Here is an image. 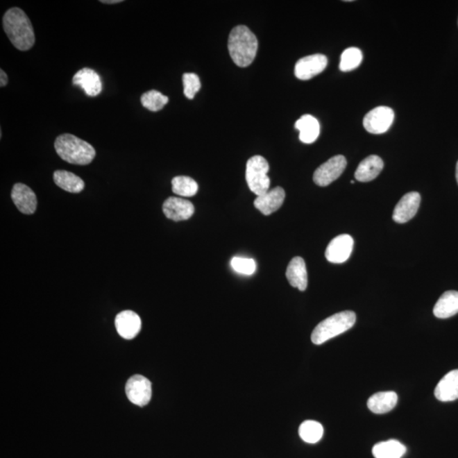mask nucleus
<instances>
[{"label": "nucleus", "instance_id": "1", "mask_svg": "<svg viewBox=\"0 0 458 458\" xmlns=\"http://www.w3.org/2000/svg\"><path fill=\"white\" fill-rule=\"evenodd\" d=\"M3 28L11 44L21 51H28L35 44V33L29 17L20 8H11L3 17Z\"/></svg>", "mask_w": 458, "mask_h": 458}, {"label": "nucleus", "instance_id": "2", "mask_svg": "<svg viewBox=\"0 0 458 458\" xmlns=\"http://www.w3.org/2000/svg\"><path fill=\"white\" fill-rule=\"evenodd\" d=\"M228 48L232 61L239 67H247L257 56L258 41L246 26L239 25L231 31Z\"/></svg>", "mask_w": 458, "mask_h": 458}, {"label": "nucleus", "instance_id": "3", "mask_svg": "<svg viewBox=\"0 0 458 458\" xmlns=\"http://www.w3.org/2000/svg\"><path fill=\"white\" fill-rule=\"evenodd\" d=\"M55 149L61 159L74 165H89L96 155L90 144L71 133L57 137Z\"/></svg>", "mask_w": 458, "mask_h": 458}, {"label": "nucleus", "instance_id": "4", "mask_svg": "<svg viewBox=\"0 0 458 458\" xmlns=\"http://www.w3.org/2000/svg\"><path fill=\"white\" fill-rule=\"evenodd\" d=\"M356 320V313L351 311L341 312L328 316L313 330L311 336L312 343L322 345L336 336L345 333L354 326Z\"/></svg>", "mask_w": 458, "mask_h": 458}, {"label": "nucleus", "instance_id": "5", "mask_svg": "<svg viewBox=\"0 0 458 458\" xmlns=\"http://www.w3.org/2000/svg\"><path fill=\"white\" fill-rule=\"evenodd\" d=\"M269 164L261 155H255L246 164V182L251 191L257 196L265 194L270 188V178L267 173Z\"/></svg>", "mask_w": 458, "mask_h": 458}, {"label": "nucleus", "instance_id": "6", "mask_svg": "<svg viewBox=\"0 0 458 458\" xmlns=\"http://www.w3.org/2000/svg\"><path fill=\"white\" fill-rule=\"evenodd\" d=\"M347 162L345 156L339 155L327 160L315 171L313 181L316 185L326 187L341 177Z\"/></svg>", "mask_w": 458, "mask_h": 458}, {"label": "nucleus", "instance_id": "7", "mask_svg": "<svg viewBox=\"0 0 458 458\" xmlns=\"http://www.w3.org/2000/svg\"><path fill=\"white\" fill-rule=\"evenodd\" d=\"M394 117L395 113L389 107H376L366 114L364 119V128L373 135H381L391 128Z\"/></svg>", "mask_w": 458, "mask_h": 458}, {"label": "nucleus", "instance_id": "8", "mask_svg": "<svg viewBox=\"0 0 458 458\" xmlns=\"http://www.w3.org/2000/svg\"><path fill=\"white\" fill-rule=\"evenodd\" d=\"M126 394L132 403L144 407L150 402L152 396L151 381L142 375H135L126 384Z\"/></svg>", "mask_w": 458, "mask_h": 458}, {"label": "nucleus", "instance_id": "9", "mask_svg": "<svg viewBox=\"0 0 458 458\" xmlns=\"http://www.w3.org/2000/svg\"><path fill=\"white\" fill-rule=\"evenodd\" d=\"M327 65V57L321 53L305 56L297 61L295 75L300 80L312 79L323 72Z\"/></svg>", "mask_w": 458, "mask_h": 458}, {"label": "nucleus", "instance_id": "10", "mask_svg": "<svg viewBox=\"0 0 458 458\" xmlns=\"http://www.w3.org/2000/svg\"><path fill=\"white\" fill-rule=\"evenodd\" d=\"M354 240L349 235H341L335 237L328 244L325 251V257L332 263L346 262L350 257L353 251Z\"/></svg>", "mask_w": 458, "mask_h": 458}, {"label": "nucleus", "instance_id": "11", "mask_svg": "<svg viewBox=\"0 0 458 458\" xmlns=\"http://www.w3.org/2000/svg\"><path fill=\"white\" fill-rule=\"evenodd\" d=\"M421 202V196L418 192L405 194L396 205L392 219L397 223H406L414 219L417 214Z\"/></svg>", "mask_w": 458, "mask_h": 458}, {"label": "nucleus", "instance_id": "12", "mask_svg": "<svg viewBox=\"0 0 458 458\" xmlns=\"http://www.w3.org/2000/svg\"><path fill=\"white\" fill-rule=\"evenodd\" d=\"M11 198L19 211L26 215H32L37 209V201L35 193L28 186L18 183L11 192Z\"/></svg>", "mask_w": 458, "mask_h": 458}, {"label": "nucleus", "instance_id": "13", "mask_svg": "<svg viewBox=\"0 0 458 458\" xmlns=\"http://www.w3.org/2000/svg\"><path fill=\"white\" fill-rule=\"evenodd\" d=\"M162 209L167 219L175 221L188 220L194 213V206L190 201L177 197L168 198Z\"/></svg>", "mask_w": 458, "mask_h": 458}, {"label": "nucleus", "instance_id": "14", "mask_svg": "<svg viewBox=\"0 0 458 458\" xmlns=\"http://www.w3.org/2000/svg\"><path fill=\"white\" fill-rule=\"evenodd\" d=\"M141 324L139 316L133 311L121 312L114 320L117 333L126 339L135 338L140 332Z\"/></svg>", "mask_w": 458, "mask_h": 458}, {"label": "nucleus", "instance_id": "15", "mask_svg": "<svg viewBox=\"0 0 458 458\" xmlns=\"http://www.w3.org/2000/svg\"><path fill=\"white\" fill-rule=\"evenodd\" d=\"M285 198V192L281 187H276L273 189L267 191L266 193L259 196L254 201L255 207L259 210L265 216L278 211Z\"/></svg>", "mask_w": 458, "mask_h": 458}, {"label": "nucleus", "instance_id": "16", "mask_svg": "<svg viewBox=\"0 0 458 458\" xmlns=\"http://www.w3.org/2000/svg\"><path fill=\"white\" fill-rule=\"evenodd\" d=\"M72 83L74 85L82 87L85 94L90 97L97 96L102 91L101 78L96 71L90 68H83L76 72Z\"/></svg>", "mask_w": 458, "mask_h": 458}, {"label": "nucleus", "instance_id": "17", "mask_svg": "<svg viewBox=\"0 0 458 458\" xmlns=\"http://www.w3.org/2000/svg\"><path fill=\"white\" fill-rule=\"evenodd\" d=\"M434 396L443 402L458 399V369L446 373L434 389Z\"/></svg>", "mask_w": 458, "mask_h": 458}, {"label": "nucleus", "instance_id": "18", "mask_svg": "<svg viewBox=\"0 0 458 458\" xmlns=\"http://www.w3.org/2000/svg\"><path fill=\"white\" fill-rule=\"evenodd\" d=\"M286 277L293 287L305 291L307 288V271L303 258L300 257H294L290 261L286 271Z\"/></svg>", "mask_w": 458, "mask_h": 458}, {"label": "nucleus", "instance_id": "19", "mask_svg": "<svg viewBox=\"0 0 458 458\" xmlns=\"http://www.w3.org/2000/svg\"><path fill=\"white\" fill-rule=\"evenodd\" d=\"M384 162L380 156L369 155L359 164L355 178L359 182L366 183L373 181L383 170Z\"/></svg>", "mask_w": 458, "mask_h": 458}, {"label": "nucleus", "instance_id": "20", "mask_svg": "<svg viewBox=\"0 0 458 458\" xmlns=\"http://www.w3.org/2000/svg\"><path fill=\"white\" fill-rule=\"evenodd\" d=\"M398 402V396L396 392H378L368 400L369 410L375 414H384L394 409Z\"/></svg>", "mask_w": 458, "mask_h": 458}, {"label": "nucleus", "instance_id": "21", "mask_svg": "<svg viewBox=\"0 0 458 458\" xmlns=\"http://www.w3.org/2000/svg\"><path fill=\"white\" fill-rule=\"evenodd\" d=\"M434 315L438 319H449L458 313V292L446 291L440 297L434 307Z\"/></svg>", "mask_w": 458, "mask_h": 458}, {"label": "nucleus", "instance_id": "22", "mask_svg": "<svg viewBox=\"0 0 458 458\" xmlns=\"http://www.w3.org/2000/svg\"><path fill=\"white\" fill-rule=\"evenodd\" d=\"M296 128L300 131V140L304 144L314 143L320 133L318 120L312 114H304L296 122Z\"/></svg>", "mask_w": 458, "mask_h": 458}, {"label": "nucleus", "instance_id": "23", "mask_svg": "<svg viewBox=\"0 0 458 458\" xmlns=\"http://www.w3.org/2000/svg\"><path fill=\"white\" fill-rule=\"evenodd\" d=\"M53 181L60 189L72 194L82 192L85 187V183L81 178L67 171H56L53 173Z\"/></svg>", "mask_w": 458, "mask_h": 458}, {"label": "nucleus", "instance_id": "24", "mask_svg": "<svg viewBox=\"0 0 458 458\" xmlns=\"http://www.w3.org/2000/svg\"><path fill=\"white\" fill-rule=\"evenodd\" d=\"M406 452V446L395 440L380 442L373 448L375 458H402Z\"/></svg>", "mask_w": 458, "mask_h": 458}, {"label": "nucleus", "instance_id": "25", "mask_svg": "<svg viewBox=\"0 0 458 458\" xmlns=\"http://www.w3.org/2000/svg\"><path fill=\"white\" fill-rule=\"evenodd\" d=\"M323 425L313 420H307L301 423L299 427L300 437L310 444L319 442L323 438Z\"/></svg>", "mask_w": 458, "mask_h": 458}, {"label": "nucleus", "instance_id": "26", "mask_svg": "<svg viewBox=\"0 0 458 458\" xmlns=\"http://www.w3.org/2000/svg\"><path fill=\"white\" fill-rule=\"evenodd\" d=\"M173 192L183 197H192L198 192V183L187 176H178L171 180Z\"/></svg>", "mask_w": 458, "mask_h": 458}, {"label": "nucleus", "instance_id": "27", "mask_svg": "<svg viewBox=\"0 0 458 458\" xmlns=\"http://www.w3.org/2000/svg\"><path fill=\"white\" fill-rule=\"evenodd\" d=\"M140 101L144 108L151 110V112H156L163 109V107L169 101V99L159 91L151 90L144 93L141 96Z\"/></svg>", "mask_w": 458, "mask_h": 458}, {"label": "nucleus", "instance_id": "28", "mask_svg": "<svg viewBox=\"0 0 458 458\" xmlns=\"http://www.w3.org/2000/svg\"><path fill=\"white\" fill-rule=\"evenodd\" d=\"M362 60V53L357 48H349L344 51L341 55L339 69L342 71H350L355 70L360 66Z\"/></svg>", "mask_w": 458, "mask_h": 458}, {"label": "nucleus", "instance_id": "29", "mask_svg": "<svg viewBox=\"0 0 458 458\" xmlns=\"http://www.w3.org/2000/svg\"><path fill=\"white\" fill-rule=\"evenodd\" d=\"M183 93L189 99H193L201 87L200 78L196 74H183Z\"/></svg>", "mask_w": 458, "mask_h": 458}, {"label": "nucleus", "instance_id": "30", "mask_svg": "<svg viewBox=\"0 0 458 458\" xmlns=\"http://www.w3.org/2000/svg\"><path fill=\"white\" fill-rule=\"evenodd\" d=\"M231 266L235 272L244 275H252L257 269V263L251 258L234 257Z\"/></svg>", "mask_w": 458, "mask_h": 458}, {"label": "nucleus", "instance_id": "31", "mask_svg": "<svg viewBox=\"0 0 458 458\" xmlns=\"http://www.w3.org/2000/svg\"><path fill=\"white\" fill-rule=\"evenodd\" d=\"M8 82H9V78H8L6 71L1 69V70H0V86L2 87H6Z\"/></svg>", "mask_w": 458, "mask_h": 458}, {"label": "nucleus", "instance_id": "32", "mask_svg": "<svg viewBox=\"0 0 458 458\" xmlns=\"http://www.w3.org/2000/svg\"><path fill=\"white\" fill-rule=\"evenodd\" d=\"M124 2L122 0H105V1H101L103 3H108V5H112V3H119Z\"/></svg>", "mask_w": 458, "mask_h": 458}, {"label": "nucleus", "instance_id": "33", "mask_svg": "<svg viewBox=\"0 0 458 458\" xmlns=\"http://www.w3.org/2000/svg\"><path fill=\"white\" fill-rule=\"evenodd\" d=\"M456 178H457V182L458 183V162L457 163V167H456Z\"/></svg>", "mask_w": 458, "mask_h": 458}, {"label": "nucleus", "instance_id": "34", "mask_svg": "<svg viewBox=\"0 0 458 458\" xmlns=\"http://www.w3.org/2000/svg\"><path fill=\"white\" fill-rule=\"evenodd\" d=\"M350 183H353V185H354L355 182L354 181H350Z\"/></svg>", "mask_w": 458, "mask_h": 458}]
</instances>
